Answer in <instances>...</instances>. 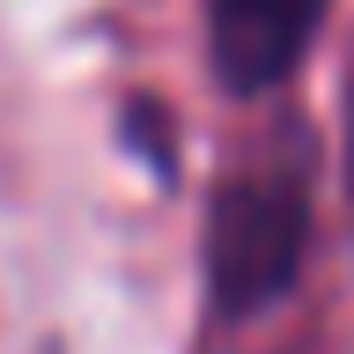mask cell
<instances>
[{"label":"cell","mask_w":354,"mask_h":354,"mask_svg":"<svg viewBox=\"0 0 354 354\" xmlns=\"http://www.w3.org/2000/svg\"><path fill=\"white\" fill-rule=\"evenodd\" d=\"M325 22V0H207V52L221 88L266 96L303 66L310 37Z\"/></svg>","instance_id":"cell-2"},{"label":"cell","mask_w":354,"mask_h":354,"mask_svg":"<svg viewBox=\"0 0 354 354\" xmlns=\"http://www.w3.org/2000/svg\"><path fill=\"white\" fill-rule=\"evenodd\" d=\"M347 221H354V59H347Z\"/></svg>","instance_id":"cell-3"},{"label":"cell","mask_w":354,"mask_h":354,"mask_svg":"<svg viewBox=\"0 0 354 354\" xmlns=\"http://www.w3.org/2000/svg\"><path fill=\"white\" fill-rule=\"evenodd\" d=\"M310 251V140L281 155L259 148L229 185L214 192L207 214V288H214L221 317H251V310L281 303Z\"/></svg>","instance_id":"cell-1"}]
</instances>
